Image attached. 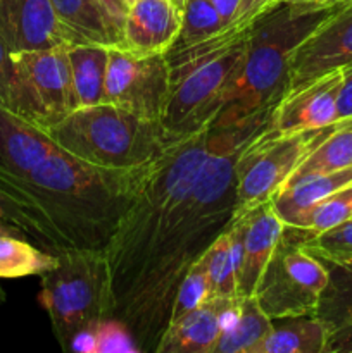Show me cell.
<instances>
[{"instance_id":"ba28073f","label":"cell","mask_w":352,"mask_h":353,"mask_svg":"<svg viewBox=\"0 0 352 353\" xmlns=\"http://www.w3.org/2000/svg\"><path fill=\"white\" fill-rule=\"evenodd\" d=\"M282 133L271 123L259 131L237 161V212L269 202L285 186L307 154L337 128Z\"/></svg>"},{"instance_id":"5b68a950","label":"cell","mask_w":352,"mask_h":353,"mask_svg":"<svg viewBox=\"0 0 352 353\" xmlns=\"http://www.w3.org/2000/svg\"><path fill=\"white\" fill-rule=\"evenodd\" d=\"M40 278L38 300L62 350L95 352L97 331L116 307L106 250L64 248Z\"/></svg>"},{"instance_id":"cb8c5ba5","label":"cell","mask_w":352,"mask_h":353,"mask_svg":"<svg viewBox=\"0 0 352 353\" xmlns=\"http://www.w3.org/2000/svg\"><path fill=\"white\" fill-rule=\"evenodd\" d=\"M347 168H352V119L340 121L337 128L304 157L285 186L309 176L328 174Z\"/></svg>"},{"instance_id":"d590c367","label":"cell","mask_w":352,"mask_h":353,"mask_svg":"<svg viewBox=\"0 0 352 353\" xmlns=\"http://www.w3.org/2000/svg\"><path fill=\"white\" fill-rule=\"evenodd\" d=\"M326 353H352V330L331 334L328 338Z\"/></svg>"},{"instance_id":"4fadbf2b","label":"cell","mask_w":352,"mask_h":353,"mask_svg":"<svg viewBox=\"0 0 352 353\" xmlns=\"http://www.w3.org/2000/svg\"><path fill=\"white\" fill-rule=\"evenodd\" d=\"M235 224L238 233V296H254L285 224L271 200L237 212Z\"/></svg>"},{"instance_id":"ac0fdd59","label":"cell","mask_w":352,"mask_h":353,"mask_svg":"<svg viewBox=\"0 0 352 353\" xmlns=\"http://www.w3.org/2000/svg\"><path fill=\"white\" fill-rule=\"evenodd\" d=\"M57 145L45 128L0 107V162L16 174H28L43 162Z\"/></svg>"},{"instance_id":"f35d334b","label":"cell","mask_w":352,"mask_h":353,"mask_svg":"<svg viewBox=\"0 0 352 353\" xmlns=\"http://www.w3.org/2000/svg\"><path fill=\"white\" fill-rule=\"evenodd\" d=\"M0 236H24L28 238L26 234L23 233V231L19 230V228L16 226V224H12L10 221L3 219L2 216H0ZM30 240V238H28ZM6 300V293H3V290L0 288V302H3Z\"/></svg>"},{"instance_id":"5bb4252c","label":"cell","mask_w":352,"mask_h":353,"mask_svg":"<svg viewBox=\"0 0 352 353\" xmlns=\"http://www.w3.org/2000/svg\"><path fill=\"white\" fill-rule=\"evenodd\" d=\"M342 86V69L289 90L271 112V128L282 133L317 130L338 121L337 102Z\"/></svg>"},{"instance_id":"83f0119b","label":"cell","mask_w":352,"mask_h":353,"mask_svg":"<svg viewBox=\"0 0 352 353\" xmlns=\"http://www.w3.org/2000/svg\"><path fill=\"white\" fill-rule=\"evenodd\" d=\"M55 262V254L24 236H0V279L40 276Z\"/></svg>"},{"instance_id":"74e56055","label":"cell","mask_w":352,"mask_h":353,"mask_svg":"<svg viewBox=\"0 0 352 353\" xmlns=\"http://www.w3.org/2000/svg\"><path fill=\"white\" fill-rule=\"evenodd\" d=\"M273 6H276V0H242L238 12H264Z\"/></svg>"},{"instance_id":"f546056e","label":"cell","mask_w":352,"mask_h":353,"mask_svg":"<svg viewBox=\"0 0 352 353\" xmlns=\"http://www.w3.org/2000/svg\"><path fill=\"white\" fill-rule=\"evenodd\" d=\"M349 219H352V181L321 200L293 228H300L307 233L317 234Z\"/></svg>"},{"instance_id":"836d02e7","label":"cell","mask_w":352,"mask_h":353,"mask_svg":"<svg viewBox=\"0 0 352 353\" xmlns=\"http://www.w3.org/2000/svg\"><path fill=\"white\" fill-rule=\"evenodd\" d=\"M338 121L352 119V64L342 69V86L337 102Z\"/></svg>"},{"instance_id":"8fae6325","label":"cell","mask_w":352,"mask_h":353,"mask_svg":"<svg viewBox=\"0 0 352 353\" xmlns=\"http://www.w3.org/2000/svg\"><path fill=\"white\" fill-rule=\"evenodd\" d=\"M351 64L352 0H349L295 48L290 61L289 90Z\"/></svg>"},{"instance_id":"7c38bea8","label":"cell","mask_w":352,"mask_h":353,"mask_svg":"<svg viewBox=\"0 0 352 353\" xmlns=\"http://www.w3.org/2000/svg\"><path fill=\"white\" fill-rule=\"evenodd\" d=\"M69 47L24 50L12 54L21 76L43 114L47 128L76 109L71 64L68 55Z\"/></svg>"},{"instance_id":"8992f818","label":"cell","mask_w":352,"mask_h":353,"mask_svg":"<svg viewBox=\"0 0 352 353\" xmlns=\"http://www.w3.org/2000/svg\"><path fill=\"white\" fill-rule=\"evenodd\" d=\"M66 154L104 169H137L173 140L162 123L141 119L113 103L78 107L47 128Z\"/></svg>"},{"instance_id":"9a60e30c","label":"cell","mask_w":352,"mask_h":353,"mask_svg":"<svg viewBox=\"0 0 352 353\" xmlns=\"http://www.w3.org/2000/svg\"><path fill=\"white\" fill-rule=\"evenodd\" d=\"M0 38L12 54L75 45L50 0H0Z\"/></svg>"},{"instance_id":"6da1fadb","label":"cell","mask_w":352,"mask_h":353,"mask_svg":"<svg viewBox=\"0 0 352 353\" xmlns=\"http://www.w3.org/2000/svg\"><path fill=\"white\" fill-rule=\"evenodd\" d=\"M275 107L233 126H214L213 148L193 183L182 214L152 252L114 321L131 338L135 352H154L169 327L176 290L237 216V161L245 145L271 123Z\"/></svg>"},{"instance_id":"d6986e66","label":"cell","mask_w":352,"mask_h":353,"mask_svg":"<svg viewBox=\"0 0 352 353\" xmlns=\"http://www.w3.org/2000/svg\"><path fill=\"white\" fill-rule=\"evenodd\" d=\"M59 23L72 43L123 47V37L99 0H50Z\"/></svg>"},{"instance_id":"9c48e42d","label":"cell","mask_w":352,"mask_h":353,"mask_svg":"<svg viewBox=\"0 0 352 353\" xmlns=\"http://www.w3.org/2000/svg\"><path fill=\"white\" fill-rule=\"evenodd\" d=\"M307 231L285 226L282 238L262 272L254 296L271 319L316 316L328 271L302 247Z\"/></svg>"},{"instance_id":"e0dca14e","label":"cell","mask_w":352,"mask_h":353,"mask_svg":"<svg viewBox=\"0 0 352 353\" xmlns=\"http://www.w3.org/2000/svg\"><path fill=\"white\" fill-rule=\"evenodd\" d=\"M182 10L171 0H137L123 23V47L140 55L166 54L176 41Z\"/></svg>"},{"instance_id":"44dd1931","label":"cell","mask_w":352,"mask_h":353,"mask_svg":"<svg viewBox=\"0 0 352 353\" xmlns=\"http://www.w3.org/2000/svg\"><path fill=\"white\" fill-rule=\"evenodd\" d=\"M328 338L330 331L317 316L280 317L255 353H326Z\"/></svg>"},{"instance_id":"ab89813d","label":"cell","mask_w":352,"mask_h":353,"mask_svg":"<svg viewBox=\"0 0 352 353\" xmlns=\"http://www.w3.org/2000/svg\"><path fill=\"white\" fill-rule=\"evenodd\" d=\"M344 2H349V0H311L309 3H314V6H335V3Z\"/></svg>"},{"instance_id":"7402d4cb","label":"cell","mask_w":352,"mask_h":353,"mask_svg":"<svg viewBox=\"0 0 352 353\" xmlns=\"http://www.w3.org/2000/svg\"><path fill=\"white\" fill-rule=\"evenodd\" d=\"M109 48L97 43H78L68 48L76 109L104 102Z\"/></svg>"},{"instance_id":"52a82bcc","label":"cell","mask_w":352,"mask_h":353,"mask_svg":"<svg viewBox=\"0 0 352 353\" xmlns=\"http://www.w3.org/2000/svg\"><path fill=\"white\" fill-rule=\"evenodd\" d=\"M248 33L206 54L166 57L171 69V95L161 123L173 138L214 123L242 71Z\"/></svg>"},{"instance_id":"4dcf8cb0","label":"cell","mask_w":352,"mask_h":353,"mask_svg":"<svg viewBox=\"0 0 352 353\" xmlns=\"http://www.w3.org/2000/svg\"><path fill=\"white\" fill-rule=\"evenodd\" d=\"M207 299H209V257L206 252L199 261L193 262L192 268L183 276L178 290H176L169 324L176 323L183 316L195 310Z\"/></svg>"},{"instance_id":"603a6c76","label":"cell","mask_w":352,"mask_h":353,"mask_svg":"<svg viewBox=\"0 0 352 353\" xmlns=\"http://www.w3.org/2000/svg\"><path fill=\"white\" fill-rule=\"evenodd\" d=\"M273 327V319L255 296H238L235 314L217 340L214 353H255Z\"/></svg>"},{"instance_id":"277c9868","label":"cell","mask_w":352,"mask_h":353,"mask_svg":"<svg viewBox=\"0 0 352 353\" xmlns=\"http://www.w3.org/2000/svg\"><path fill=\"white\" fill-rule=\"evenodd\" d=\"M344 3H276L261 14L248 33L240 74L214 126L245 123L275 107L289 90L290 61L295 48Z\"/></svg>"},{"instance_id":"d6a6232c","label":"cell","mask_w":352,"mask_h":353,"mask_svg":"<svg viewBox=\"0 0 352 353\" xmlns=\"http://www.w3.org/2000/svg\"><path fill=\"white\" fill-rule=\"evenodd\" d=\"M0 216L3 219L10 221L12 224H16L31 241L38 243V247L50 252V254H59V252L66 248L45 224H41L33 214L28 212L2 186H0Z\"/></svg>"},{"instance_id":"ffe728a7","label":"cell","mask_w":352,"mask_h":353,"mask_svg":"<svg viewBox=\"0 0 352 353\" xmlns=\"http://www.w3.org/2000/svg\"><path fill=\"white\" fill-rule=\"evenodd\" d=\"M351 181L352 168L309 176L280 190L271 199V203L285 226H295L314 205Z\"/></svg>"},{"instance_id":"3957f363","label":"cell","mask_w":352,"mask_h":353,"mask_svg":"<svg viewBox=\"0 0 352 353\" xmlns=\"http://www.w3.org/2000/svg\"><path fill=\"white\" fill-rule=\"evenodd\" d=\"M211 148L213 124L173 140L145 165L130 207L106 247L114 312L128 299L154 248L182 214Z\"/></svg>"},{"instance_id":"7bdbcfd3","label":"cell","mask_w":352,"mask_h":353,"mask_svg":"<svg viewBox=\"0 0 352 353\" xmlns=\"http://www.w3.org/2000/svg\"><path fill=\"white\" fill-rule=\"evenodd\" d=\"M123 2H124V6H126V7H131L135 2H137V0H123Z\"/></svg>"},{"instance_id":"1f68e13d","label":"cell","mask_w":352,"mask_h":353,"mask_svg":"<svg viewBox=\"0 0 352 353\" xmlns=\"http://www.w3.org/2000/svg\"><path fill=\"white\" fill-rule=\"evenodd\" d=\"M302 247L321 262L352 264V219L323 233H307Z\"/></svg>"},{"instance_id":"4316f807","label":"cell","mask_w":352,"mask_h":353,"mask_svg":"<svg viewBox=\"0 0 352 353\" xmlns=\"http://www.w3.org/2000/svg\"><path fill=\"white\" fill-rule=\"evenodd\" d=\"M0 107H6L37 126L47 130L43 114L21 76L12 52L9 50L2 38H0Z\"/></svg>"},{"instance_id":"484cf974","label":"cell","mask_w":352,"mask_h":353,"mask_svg":"<svg viewBox=\"0 0 352 353\" xmlns=\"http://www.w3.org/2000/svg\"><path fill=\"white\" fill-rule=\"evenodd\" d=\"M237 217V216H235ZM209 257V299H238V233L235 219L214 240Z\"/></svg>"},{"instance_id":"7a4b0ae2","label":"cell","mask_w":352,"mask_h":353,"mask_svg":"<svg viewBox=\"0 0 352 353\" xmlns=\"http://www.w3.org/2000/svg\"><path fill=\"white\" fill-rule=\"evenodd\" d=\"M145 165L126 171L104 169L57 148L28 174H16L0 162V186L66 248L106 250Z\"/></svg>"},{"instance_id":"f1b7e54d","label":"cell","mask_w":352,"mask_h":353,"mask_svg":"<svg viewBox=\"0 0 352 353\" xmlns=\"http://www.w3.org/2000/svg\"><path fill=\"white\" fill-rule=\"evenodd\" d=\"M226 23L211 0H185L182 6V26L171 48L188 47L219 33Z\"/></svg>"},{"instance_id":"d4e9b609","label":"cell","mask_w":352,"mask_h":353,"mask_svg":"<svg viewBox=\"0 0 352 353\" xmlns=\"http://www.w3.org/2000/svg\"><path fill=\"white\" fill-rule=\"evenodd\" d=\"M328 285L321 293L316 316L326 324L330 336L352 330V264L323 262Z\"/></svg>"},{"instance_id":"2e32d148","label":"cell","mask_w":352,"mask_h":353,"mask_svg":"<svg viewBox=\"0 0 352 353\" xmlns=\"http://www.w3.org/2000/svg\"><path fill=\"white\" fill-rule=\"evenodd\" d=\"M238 299H207L176 323L169 324L155 353H214L217 340L235 314Z\"/></svg>"},{"instance_id":"e575fe53","label":"cell","mask_w":352,"mask_h":353,"mask_svg":"<svg viewBox=\"0 0 352 353\" xmlns=\"http://www.w3.org/2000/svg\"><path fill=\"white\" fill-rule=\"evenodd\" d=\"M100 6L104 7L109 17L113 19V23L116 24L117 30L123 31V23H124V17H126L128 12V7L124 6L123 0H99Z\"/></svg>"},{"instance_id":"60d3db41","label":"cell","mask_w":352,"mask_h":353,"mask_svg":"<svg viewBox=\"0 0 352 353\" xmlns=\"http://www.w3.org/2000/svg\"><path fill=\"white\" fill-rule=\"evenodd\" d=\"M311 0H276V3H307Z\"/></svg>"},{"instance_id":"b9f144b4","label":"cell","mask_w":352,"mask_h":353,"mask_svg":"<svg viewBox=\"0 0 352 353\" xmlns=\"http://www.w3.org/2000/svg\"><path fill=\"white\" fill-rule=\"evenodd\" d=\"M171 2H173V3H175V6H176V7H178V9H179V10H182V6H183V2H185V0H171Z\"/></svg>"},{"instance_id":"8d00e7d4","label":"cell","mask_w":352,"mask_h":353,"mask_svg":"<svg viewBox=\"0 0 352 353\" xmlns=\"http://www.w3.org/2000/svg\"><path fill=\"white\" fill-rule=\"evenodd\" d=\"M211 2L216 7V10L219 12V16L223 17L224 23L228 24L233 21L235 16H237L242 0H211Z\"/></svg>"},{"instance_id":"30bf717a","label":"cell","mask_w":352,"mask_h":353,"mask_svg":"<svg viewBox=\"0 0 352 353\" xmlns=\"http://www.w3.org/2000/svg\"><path fill=\"white\" fill-rule=\"evenodd\" d=\"M169 95L171 69L166 54L140 55L124 47L109 48L104 102L161 123Z\"/></svg>"}]
</instances>
